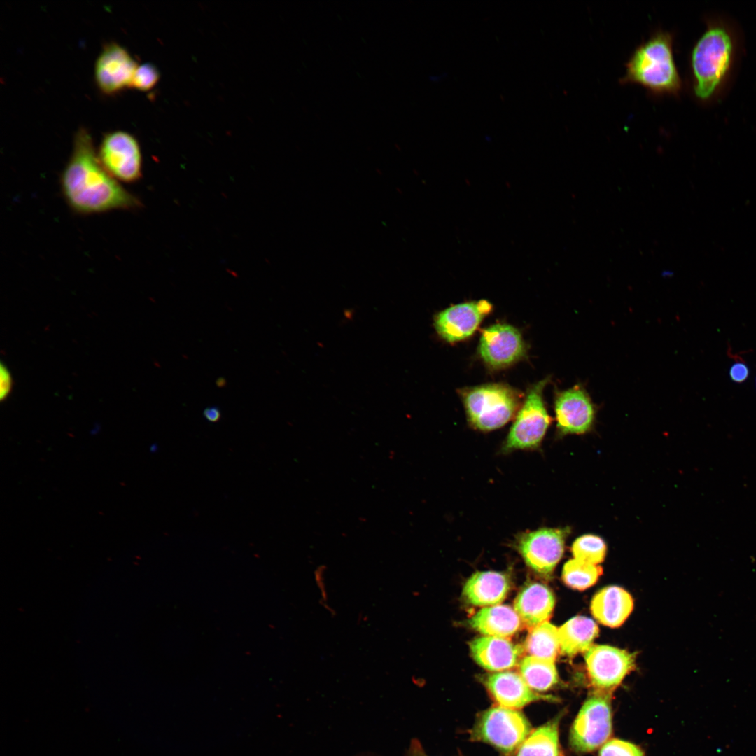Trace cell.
<instances>
[{"label": "cell", "instance_id": "6da1fadb", "mask_svg": "<svg viewBox=\"0 0 756 756\" xmlns=\"http://www.w3.org/2000/svg\"><path fill=\"white\" fill-rule=\"evenodd\" d=\"M59 185L67 205L79 215L134 211L142 206L140 200L102 165L92 137L85 127L79 128L75 134L72 152L61 173Z\"/></svg>", "mask_w": 756, "mask_h": 756}, {"label": "cell", "instance_id": "7a4b0ae2", "mask_svg": "<svg viewBox=\"0 0 756 756\" xmlns=\"http://www.w3.org/2000/svg\"><path fill=\"white\" fill-rule=\"evenodd\" d=\"M621 82L640 85L656 95H677L682 84L671 34L660 30L640 44L629 57Z\"/></svg>", "mask_w": 756, "mask_h": 756}, {"label": "cell", "instance_id": "3957f363", "mask_svg": "<svg viewBox=\"0 0 756 756\" xmlns=\"http://www.w3.org/2000/svg\"><path fill=\"white\" fill-rule=\"evenodd\" d=\"M734 53L732 34L722 24H712L694 46L690 57L693 92L701 101L717 92L730 71Z\"/></svg>", "mask_w": 756, "mask_h": 756}, {"label": "cell", "instance_id": "277c9868", "mask_svg": "<svg viewBox=\"0 0 756 756\" xmlns=\"http://www.w3.org/2000/svg\"><path fill=\"white\" fill-rule=\"evenodd\" d=\"M460 394L470 425L482 431L503 426L522 405L520 393L503 384L466 388Z\"/></svg>", "mask_w": 756, "mask_h": 756}, {"label": "cell", "instance_id": "5b68a950", "mask_svg": "<svg viewBox=\"0 0 756 756\" xmlns=\"http://www.w3.org/2000/svg\"><path fill=\"white\" fill-rule=\"evenodd\" d=\"M531 731V725L522 713L497 706L478 715L471 730V738L492 746L505 756H511Z\"/></svg>", "mask_w": 756, "mask_h": 756}, {"label": "cell", "instance_id": "8992f818", "mask_svg": "<svg viewBox=\"0 0 756 756\" xmlns=\"http://www.w3.org/2000/svg\"><path fill=\"white\" fill-rule=\"evenodd\" d=\"M549 382V377L545 378L528 391L505 441V452L536 449L540 444L552 421L543 399Z\"/></svg>", "mask_w": 756, "mask_h": 756}, {"label": "cell", "instance_id": "52a82bcc", "mask_svg": "<svg viewBox=\"0 0 756 756\" xmlns=\"http://www.w3.org/2000/svg\"><path fill=\"white\" fill-rule=\"evenodd\" d=\"M106 172L119 182L133 183L142 176V155L136 138L125 130L106 133L97 149Z\"/></svg>", "mask_w": 756, "mask_h": 756}, {"label": "cell", "instance_id": "ba28073f", "mask_svg": "<svg viewBox=\"0 0 756 756\" xmlns=\"http://www.w3.org/2000/svg\"><path fill=\"white\" fill-rule=\"evenodd\" d=\"M611 733L609 698L603 692L594 694L585 701L573 722L570 746L578 752H592L607 742Z\"/></svg>", "mask_w": 756, "mask_h": 756}, {"label": "cell", "instance_id": "9c48e42d", "mask_svg": "<svg viewBox=\"0 0 756 756\" xmlns=\"http://www.w3.org/2000/svg\"><path fill=\"white\" fill-rule=\"evenodd\" d=\"M568 528H542L520 536L517 547L524 561L534 571L550 574L561 559Z\"/></svg>", "mask_w": 756, "mask_h": 756}, {"label": "cell", "instance_id": "30bf717a", "mask_svg": "<svg viewBox=\"0 0 756 756\" xmlns=\"http://www.w3.org/2000/svg\"><path fill=\"white\" fill-rule=\"evenodd\" d=\"M584 659L592 684L601 692L615 689L635 666L633 654L609 645H592Z\"/></svg>", "mask_w": 756, "mask_h": 756}, {"label": "cell", "instance_id": "8fae6325", "mask_svg": "<svg viewBox=\"0 0 756 756\" xmlns=\"http://www.w3.org/2000/svg\"><path fill=\"white\" fill-rule=\"evenodd\" d=\"M138 64L129 51L116 42L104 45L94 64V80L104 94H115L130 88Z\"/></svg>", "mask_w": 756, "mask_h": 756}, {"label": "cell", "instance_id": "7c38bea8", "mask_svg": "<svg viewBox=\"0 0 756 756\" xmlns=\"http://www.w3.org/2000/svg\"><path fill=\"white\" fill-rule=\"evenodd\" d=\"M554 410L558 430L563 435L585 433L595 420L594 404L580 384L556 393Z\"/></svg>", "mask_w": 756, "mask_h": 756}, {"label": "cell", "instance_id": "4fadbf2b", "mask_svg": "<svg viewBox=\"0 0 756 756\" xmlns=\"http://www.w3.org/2000/svg\"><path fill=\"white\" fill-rule=\"evenodd\" d=\"M479 353L489 367L501 369L520 360L526 353V346L516 328L498 323L482 331Z\"/></svg>", "mask_w": 756, "mask_h": 756}, {"label": "cell", "instance_id": "5bb4252c", "mask_svg": "<svg viewBox=\"0 0 756 756\" xmlns=\"http://www.w3.org/2000/svg\"><path fill=\"white\" fill-rule=\"evenodd\" d=\"M491 309L492 305L484 300L455 304L438 313L434 326L447 342H459L475 332Z\"/></svg>", "mask_w": 756, "mask_h": 756}, {"label": "cell", "instance_id": "9a60e30c", "mask_svg": "<svg viewBox=\"0 0 756 756\" xmlns=\"http://www.w3.org/2000/svg\"><path fill=\"white\" fill-rule=\"evenodd\" d=\"M484 685L498 706L519 710L540 700L556 701L552 696L536 693L526 683L520 674L513 671H500L489 675Z\"/></svg>", "mask_w": 756, "mask_h": 756}, {"label": "cell", "instance_id": "2e32d148", "mask_svg": "<svg viewBox=\"0 0 756 756\" xmlns=\"http://www.w3.org/2000/svg\"><path fill=\"white\" fill-rule=\"evenodd\" d=\"M472 658L490 671H503L518 664L523 648L505 638L483 636L470 643Z\"/></svg>", "mask_w": 756, "mask_h": 756}, {"label": "cell", "instance_id": "e0dca14e", "mask_svg": "<svg viewBox=\"0 0 756 756\" xmlns=\"http://www.w3.org/2000/svg\"><path fill=\"white\" fill-rule=\"evenodd\" d=\"M633 608L634 601L630 594L617 586L606 587L598 591L590 606L594 617L599 623L611 628L620 626Z\"/></svg>", "mask_w": 756, "mask_h": 756}, {"label": "cell", "instance_id": "ac0fdd59", "mask_svg": "<svg viewBox=\"0 0 756 756\" xmlns=\"http://www.w3.org/2000/svg\"><path fill=\"white\" fill-rule=\"evenodd\" d=\"M510 590L507 577L498 572H476L466 581L463 588V596L475 606L489 607L500 603Z\"/></svg>", "mask_w": 756, "mask_h": 756}, {"label": "cell", "instance_id": "d6986e66", "mask_svg": "<svg viewBox=\"0 0 756 756\" xmlns=\"http://www.w3.org/2000/svg\"><path fill=\"white\" fill-rule=\"evenodd\" d=\"M554 606L552 592L542 584L532 582L526 584L518 594L514 609L521 620L533 628L547 622Z\"/></svg>", "mask_w": 756, "mask_h": 756}, {"label": "cell", "instance_id": "ffe728a7", "mask_svg": "<svg viewBox=\"0 0 756 756\" xmlns=\"http://www.w3.org/2000/svg\"><path fill=\"white\" fill-rule=\"evenodd\" d=\"M470 626L484 636L509 638L517 633L521 619L509 606L484 607L468 620Z\"/></svg>", "mask_w": 756, "mask_h": 756}, {"label": "cell", "instance_id": "44dd1931", "mask_svg": "<svg viewBox=\"0 0 756 756\" xmlns=\"http://www.w3.org/2000/svg\"><path fill=\"white\" fill-rule=\"evenodd\" d=\"M597 624L592 619L576 616L567 621L559 629L560 652L572 657L586 652L598 636Z\"/></svg>", "mask_w": 756, "mask_h": 756}, {"label": "cell", "instance_id": "7402d4cb", "mask_svg": "<svg viewBox=\"0 0 756 756\" xmlns=\"http://www.w3.org/2000/svg\"><path fill=\"white\" fill-rule=\"evenodd\" d=\"M561 715L532 729L514 756H562L559 739Z\"/></svg>", "mask_w": 756, "mask_h": 756}, {"label": "cell", "instance_id": "603a6c76", "mask_svg": "<svg viewBox=\"0 0 756 756\" xmlns=\"http://www.w3.org/2000/svg\"><path fill=\"white\" fill-rule=\"evenodd\" d=\"M520 675L533 691L545 692L559 682L554 662L526 656L519 662Z\"/></svg>", "mask_w": 756, "mask_h": 756}, {"label": "cell", "instance_id": "cb8c5ba5", "mask_svg": "<svg viewBox=\"0 0 756 756\" xmlns=\"http://www.w3.org/2000/svg\"><path fill=\"white\" fill-rule=\"evenodd\" d=\"M525 648L530 656L554 662L560 653L559 629L548 622L533 627Z\"/></svg>", "mask_w": 756, "mask_h": 756}, {"label": "cell", "instance_id": "d4e9b609", "mask_svg": "<svg viewBox=\"0 0 756 756\" xmlns=\"http://www.w3.org/2000/svg\"><path fill=\"white\" fill-rule=\"evenodd\" d=\"M602 573L601 567L573 559L564 564L562 579L569 587L582 591L594 585Z\"/></svg>", "mask_w": 756, "mask_h": 756}, {"label": "cell", "instance_id": "484cf974", "mask_svg": "<svg viewBox=\"0 0 756 756\" xmlns=\"http://www.w3.org/2000/svg\"><path fill=\"white\" fill-rule=\"evenodd\" d=\"M571 550L574 559L598 565L604 560L606 545L599 536L587 534L577 538Z\"/></svg>", "mask_w": 756, "mask_h": 756}, {"label": "cell", "instance_id": "4316f807", "mask_svg": "<svg viewBox=\"0 0 756 756\" xmlns=\"http://www.w3.org/2000/svg\"><path fill=\"white\" fill-rule=\"evenodd\" d=\"M160 78L158 69L150 63L138 65L130 88L139 91H148L157 84Z\"/></svg>", "mask_w": 756, "mask_h": 756}, {"label": "cell", "instance_id": "83f0119b", "mask_svg": "<svg viewBox=\"0 0 756 756\" xmlns=\"http://www.w3.org/2000/svg\"><path fill=\"white\" fill-rule=\"evenodd\" d=\"M599 756H644V753L631 743L614 738L603 745Z\"/></svg>", "mask_w": 756, "mask_h": 756}, {"label": "cell", "instance_id": "f1b7e54d", "mask_svg": "<svg viewBox=\"0 0 756 756\" xmlns=\"http://www.w3.org/2000/svg\"><path fill=\"white\" fill-rule=\"evenodd\" d=\"M750 368L743 361L735 362L730 367L729 376L731 380L737 384L745 382L749 377Z\"/></svg>", "mask_w": 756, "mask_h": 756}, {"label": "cell", "instance_id": "f546056e", "mask_svg": "<svg viewBox=\"0 0 756 756\" xmlns=\"http://www.w3.org/2000/svg\"><path fill=\"white\" fill-rule=\"evenodd\" d=\"M0 399L3 401L10 395L13 386L11 374L3 363L0 365Z\"/></svg>", "mask_w": 756, "mask_h": 756}, {"label": "cell", "instance_id": "4dcf8cb0", "mask_svg": "<svg viewBox=\"0 0 756 756\" xmlns=\"http://www.w3.org/2000/svg\"><path fill=\"white\" fill-rule=\"evenodd\" d=\"M204 418L209 422L216 423L221 419V412L217 407H209L203 411Z\"/></svg>", "mask_w": 756, "mask_h": 756}, {"label": "cell", "instance_id": "1f68e13d", "mask_svg": "<svg viewBox=\"0 0 756 756\" xmlns=\"http://www.w3.org/2000/svg\"><path fill=\"white\" fill-rule=\"evenodd\" d=\"M410 756H428V755H426V753H425V752H424V749L422 748L421 746L420 745V743L417 741L414 740L412 742L411 745H410Z\"/></svg>", "mask_w": 756, "mask_h": 756}, {"label": "cell", "instance_id": "d6a6232c", "mask_svg": "<svg viewBox=\"0 0 756 756\" xmlns=\"http://www.w3.org/2000/svg\"><path fill=\"white\" fill-rule=\"evenodd\" d=\"M216 386L219 388L225 387L227 385V381L223 377H220L216 381Z\"/></svg>", "mask_w": 756, "mask_h": 756}, {"label": "cell", "instance_id": "836d02e7", "mask_svg": "<svg viewBox=\"0 0 756 756\" xmlns=\"http://www.w3.org/2000/svg\"><path fill=\"white\" fill-rule=\"evenodd\" d=\"M755 388H756V378H755Z\"/></svg>", "mask_w": 756, "mask_h": 756}]
</instances>
